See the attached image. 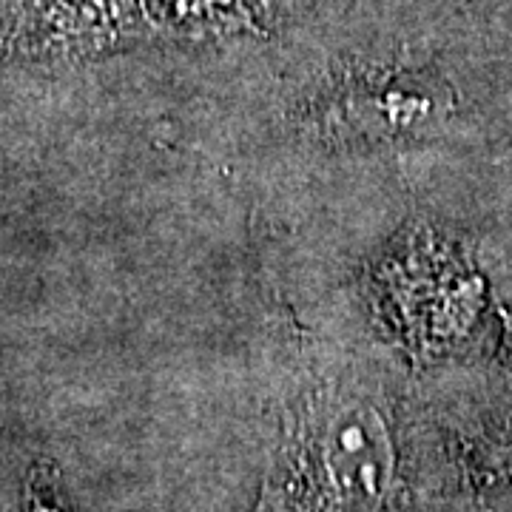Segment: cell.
<instances>
[{
    "mask_svg": "<svg viewBox=\"0 0 512 512\" xmlns=\"http://www.w3.org/2000/svg\"><path fill=\"white\" fill-rule=\"evenodd\" d=\"M302 478L328 512H384L396 453L384 413L367 399L325 396L302 427Z\"/></svg>",
    "mask_w": 512,
    "mask_h": 512,
    "instance_id": "obj_1",
    "label": "cell"
},
{
    "mask_svg": "<svg viewBox=\"0 0 512 512\" xmlns=\"http://www.w3.org/2000/svg\"><path fill=\"white\" fill-rule=\"evenodd\" d=\"M450 109V97L436 80L419 72L382 69L350 77L330 97L322 126L353 143L419 140Z\"/></svg>",
    "mask_w": 512,
    "mask_h": 512,
    "instance_id": "obj_2",
    "label": "cell"
},
{
    "mask_svg": "<svg viewBox=\"0 0 512 512\" xmlns=\"http://www.w3.org/2000/svg\"><path fill=\"white\" fill-rule=\"evenodd\" d=\"M46 512H55V510H46Z\"/></svg>",
    "mask_w": 512,
    "mask_h": 512,
    "instance_id": "obj_3",
    "label": "cell"
}]
</instances>
